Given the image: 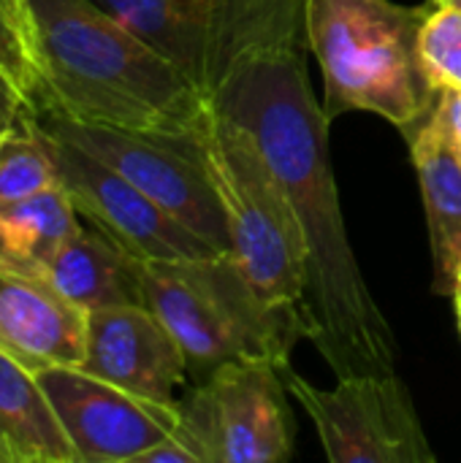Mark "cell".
<instances>
[{
	"label": "cell",
	"mask_w": 461,
	"mask_h": 463,
	"mask_svg": "<svg viewBox=\"0 0 461 463\" xmlns=\"http://www.w3.org/2000/svg\"><path fill=\"white\" fill-rule=\"evenodd\" d=\"M215 109L253 133L304 239L310 342L337 377L397 372V339L356 260L329 152L323 103L312 92L304 46L239 65L212 95Z\"/></svg>",
	"instance_id": "obj_1"
},
{
	"label": "cell",
	"mask_w": 461,
	"mask_h": 463,
	"mask_svg": "<svg viewBox=\"0 0 461 463\" xmlns=\"http://www.w3.org/2000/svg\"><path fill=\"white\" fill-rule=\"evenodd\" d=\"M22 3L41 76L35 109L84 125L198 138L212 100L98 3Z\"/></svg>",
	"instance_id": "obj_2"
},
{
	"label": "cell",
	"mask_w": 461,
	"mask_h": 463,
	"mask_svg": "<svg viewBox=\"0 0 461 463\" xmlns=\"http://www.w3.org/2000/svg\"><path fill=\"white\" fill-rule=\"evenodd\" d=\"M429 11L394 0H304V41L323 73V111H370L413 136L435 111L418 35Z\"/></svg>",
	"instance_id": "obj_3"
},
{
	"label": "cell",
	"mask_w": 461,
	"mask_h": 463,
	"mask_svg": "<svg viewBox=\"0 0 461 463\" xmlns=\"http://www.w3.org/2000/svg\"><path fill=\"white\" fill-rule=\"evenodd\" d=\"M144 307L177 336L204 377L231 361L291 366L304 323L261 298L231 252L187 260H139Z\"/></svg>",
	"instance_id": "obj_4"
},
{
	"label": "cell",
	"mask_w": 461,
	"mask_h": 463,
	"mask_svg": "<svg viewBox=\"0 0 461 463\" xmlns=\"http://www.w3.org/2000/svg\"><path fill=\"white\" fill-rule=\"evenodd\" d=\"M196 146L226 209L231 255L261 298L296 315L310 339L304 239L283 184L277 182L258 141L247 128L226 117L212 103Z\"/></svg>",
	"instance_id": "obj_5"
},
{
	"label": "cell",
	"mask_w": 461,
	"mask_h": 463,
	"mask_svg": "<svg viewBox=\"0 0 461 463\" xmlns=\"http://www.w3.org/2000/svg\"><path fill=\"white\" fill-rule=\"evenodd\" d=\"M209 100L247 60L307 46L304 0H92Z\"/></svg>",
	"instance_id": "obj_6"
},
{
	"label": "cell",
	"mask_w": 461,
	"mask_h": 463,
	"mask_svg": "<svg viewBox=\"0 0 461 463\" xmlns=\"http://www.w3.org/2000/svg\"><path fill=\"white\" fill-rule=\"evenodd\" d=\"M283 369L231 361L193 388L179 407V434L198 463H280L293 453V415Z\"/></svg>",
	"instance_id": "obj_7"
},
{
	"label": "cell",
	"mask_w": 461,
	"mask_h": 463,
	"mask_svg": "<svg viewBox=\"0 0 461 463\" xmlns=\"http://www.w3.org/2000/svg\"><path fill=\"white\" fill-rule=\"evenodd\" d=\"M283 380L307 410L331 463L435 461L416 402L397 372L345 374L334 388H318L288 366Z\"/></svg>",
	"instance_id": "obj_8"
},
{
	"label": "cell",
	"mask_w": 461,
	"mask_h": 463,
	"mask_svg": "<svg viewBox=\"0 0 461 463\" xmlns=\"http://www.w3.org/2000/svg\"><path fill=\"white\" fill-rule=\"evenodd\" d=\"M33 117L46 130L73 141L76 146L120 171L174 220L201 236L212 250L231 252L226 209L196 141L106 125H84L49 109H35Z\"/></svg>",
	"instance_id": "obj_9"
},
{
	"label": "cell",
	"mask_w": 461,
	"mask_h": 463,
	"mask_svg": "<svg viewBox=\"0 0 461 463\" xmlns=\"http://www.w3.org/2000/svg\"><path fill=\"white\" fill-rule=\"evenodd\" d=\"M43 133L52 144L57 179L68 190L79 217L117 241L125 252L139 260H187L217 255V250L174 220L120 171L73 141L46 128Z\"/></svg>",
	"instance_id": "obj_10"
},
{
	"label": "cell",
	"mask_w": 461,
	"mask_h": 463,
	"mask_svg": "<svg viewBox=\"0 0 461 463\" xmlns=\"http://www.w3.org/2000/svg\"><path fill=\"white\" fill-rule=\"evenodd\" d=\"M76 453V463H136L179 429L177 402H155L79 366L35 374Z\"/></svg>",
	"instance_id": "obj_11"
},
{
	"label": "cell",
	"mask_w": 461,
	"mask_h": 463,
	"mask_svg": "<svg viewBox=\"0 0 461 463\" xmlns=\"http://www.w3.org/2000/svg\"><path fill=\"white\" fill-rule=\"evenodd\" d=\"M84 372L155 402H177L187 377V355L149 307L90 312Z\"/></svg>",
	"instance_id": "obj_12"
},
{
	"label": "cell",
	"mask_w": 461,
	"mask_h": 463,
	"mask_svg": "<svg viewBox=\"0 0 461 463\" xmlns=\"http://www.w3.org/2000/svg\"><path fill=\"white\" fill-rule=\"evenodd\" d=\"M90 312L38 274L0 260V350L30 372L82 366Z\"/></svg>",
	"instance_id": "obj_13"
},
{
	"label": "cell",
	"mask_w": 461,
	"mask_h": 463,
	"mask_svg": "<svg viewBox=\"0 0 461 463\" xmlns=\"http://www.w3.org/2000/svg\"><path fill=\"white\" fill-rule=\"evenodd\" d=\"M22 269L38 274L60 296L87 312L136 304L144 307L139 258L125 252L90 222L79 225V231L68 236L49 258Z\"/></svg>",
	"instance_id": "obj_14"
},
{
	"label": "cell",
	"mask_w": 461,
	"mask_h": 463,
	"mask_svg": "<svg viewBox=\"0 0 461 463\" xmlns=\"http://www.w3.org/2000/svg\"><path fill=\"white\" fill-rule=\"evenodd\" d=\"M410 152L429 220L437 290L454 293L461 269V157L437 111L410 136Z\"/></svg>",
	"instance_id": "obj_15"
},
{
	"label": "cell",
	"mask_w": 461,
	"mask_h": 463,
	"mask_svg": "<svg viewBox=\"0 0 461 463\" xmlns=\"http://www.w3.org/2000/svg\"><path fill=\"white\" fill-rule=\"evenodd\" d=\"M0 463H76L35 372L0 350Z\"/></svg>",
	"instance_id": "obj_16"
},
{
	"label": "cell",
	"mask_w": 461,
	"mask_h": 463,
	"mask_svg": "<svg viewBox=\"0 0 461 463\" xmlns=\"http://www.w3.org/2000/svg\"><path fill=\"white\" fill-rule=\"evenodd\" d=\"M79 212L57 182L30 198L0 206V260L35 266L79 231Z\"/></svg>",
	"instance_id": "obj_17"
},
{
	"label": "cell",
	"mask_w": 461,
	"mask_h": 463,
	"mask_svg": "<svg viewBox=\"0 0 461 463\" xmlns=\"http://www.w3.org/2000/svg\"><path fill=\"white\" fill-rule=\"evenodd\" d=\"M57 182L49 136L27 111L16 128L0 136V206L30 198Z\"/></svg>",
	"instance_id": "obj_18"
},
{
	"label": "cell",
	"mask_w": 461,
	"mask_h": 463,
	"mask_svg": "<svg viewBox=\"0 0 461 463\" xmlns=\"http://www.w3.org/2000/svg\"><path fill=\"white\" fill-rule=\"evenodd\" d=\"M0 73L19 90V95L35 109L41 92V76L30 46L27 19L0 0Z\"/></svg>",
	"instance_id": "obj_19"
},
{
	"label": "cell",
	"mask_w": 461,
	"mask_h": 463,
	"mask_svg": "<svg viewBox=\"0 0 461 463\" xmlns=\"http://www.w3.org/2000/svg\"><path fill=\"white\" fill-rule=\"evenodd\" d=\"M136 463H198V456L185 442V437L177 431L168 439H163L160 445L149 448Z\"/></svg>",
	"instance_id": "obj_20"
},
{
	"label": "cell",
	"mask_w": 461,
	"mask_h": 463,
	"mask_svg": "<svg viewBox=\"0 0 461 463\" xmlns=\"http://www.w3.org/2000/svg\"><path fill=\"white\" fill-rule=\"evenodd\" d=\"M33 111L30 103L19 95V90L0 73V136L22 122V117Z\"/></svg>",
	"instance_id": "obj_21"
},
{
	"label": "cell",
	"mask_w": 461,
	"mask_h": 463,
	"mask_svg": "<svg viewBox=\"0 0 461 463\" xmlns=\"http://www.w3.org/2000/svg\"><path fill=\"white\" fill-rule=\"evenodd\" d=\"M437 117L443 119L448 138L454 144V149L459 152L461 157V90H443L435 106Z\"/></svg>",
	"instance_id": "obj_22"
},
{
	"label": "cell",
	"mask_w": 461,
	"mask_h": 463,
	"mask_svg": "<svg viewBox=\"0 0 461 463\" xmlns=\"http://www.w3.org/2000/svg\"><path fill=\"white\" fill-rule=\"evenodd\" d=\"M429 81L437 92L461 90V43L456 49H451L437 65L429 68Z\"/></svg>",
	"instance_id": "obj_23"
},
{
	"label": "cell",
	"mask_w": 461,
	"mask_h": 463,
	"mask_svg": "<svg viewBox=\"0 0 461 463\" xmlns=\"http://www.w3.org/2000/svg\"><path fill=\"white\" fill-rule=\"evenodd\" d=\"M454 301H456V320H459V331H461V288L454 290Z\"/></svg>",
	"instance_id": "obj_24"
},
{
	"label": "cell",
	"mask_w": 461,
	"mask_h": 463,
	"mask_svg": "<svg viewBox=\"0 0 461 463\" xmlns=\"http://www.w3.org/2000/svg\"><path fill=\"white\" fill-rule=\"evenodd\" d=\"M5 3H8V5H11L14 11H19V14L24 16V3H22V0H5ZM24 19H27V16H24Z\"/></svg>",
	"instance_id": "obj_25"
},
{
	"label": "cell",
	"mask_w": 461,
	"mask_h": 463,
	"mask_svg": "<svg viewBox=\"0 0 461 463\" xmlns=\"http://www.w3.org/2000/svg\"><path fill=\"white\" fill-rule=\"evenodd\" d=\"M435 5H443V3H451V0H432Z\"/></svg>",
	"instance_id": "obj_26"
},
{
	"label": "cell",
	"mask_w": 461,
	"mask_h": 463,
	"mask_svg": "<svg viewBox=\"0 0 461 463\" xmlns=\"http://www.w3.org/2000/svg\"><path fill=\"white\" fill-rule=\"evenodd\" d=\"M456 288H461V269H459V277H456ZM456 288H454V290H456Z\"/></svg>",
	"instance_id": "obj_27"
},
{
	"label": "cell",
	"mask_w": 461,
	"mask_h": 463,
	"mask_svg": "<svg viewBox=\"0 0 461 463\" xmlns=\"http://www.w3.org/2000/svg\"><path fill=\"white\" fill-rule=\"evenodd\" d=\"M451 3H454V5H459V8H461V0H451Z\"/></svg>",
	"instance_id": "obj_28"
}]
</instances>
